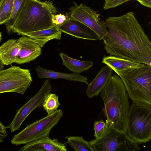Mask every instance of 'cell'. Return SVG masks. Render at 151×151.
I'll return each instance as SVG.
<instances>
[{"instance_id":"obj_1","label":"cell","mask_w":151,"mask_h":151,"mask_svg":"<svg viewBox=\"0 0 151 151\" xmlns=\"http://www.w3.org/2000/svg\"><path fill=\"white\" fill-rule=\"evenodd\" d=\"M104 48L111 55L151 66V43L132 12L105 21Z\"/></svg>"},{"instance_id":"obj_2","label":"cell","mask_w":151,"mask_h":151,"mask_svg":"<svg viewBox=\"0 0 151 151\" xmlns=\"http://www.w3.org/2000/svg\"><path fill=\"white\" fill-rule=\"evenodd\" d=\"M100 94L104 103L102 110L106 120L115 130L126 133L130 106L121 78L115 74L112 76Z\"/></svg>"},{"instance_id":"obj_3","label":"cell","mask_w":151,"mask_h":151,"mask_svg":"<svg viewBox=\"0 0 151 151\" xmlns=\"http://www.w3.org/2000/svg\"><path fill=\"white\" fill-rule=\"evenodd\" d=\"M57 13L51 1L26 0L12 27L18 35L44 29L54 26L52 16Z\"/></svg>"},{"instance_id":"obj_4","label":"cell","mask_w":151,"mask_h":151,"mask_svg":"<svg viewBox=\"0 0 151 151\" xmlns=\"http://www.w3.org/2000/svg\"><path fill=\"white\" fill-rule=\"evenodd\" d=\"M122 80L129 97L133 103L151 106V66L123 72Z\"/></svg>"},{"instance_id":"obj_5","label":"cell","mask_w":151,"mask_h":151,"mask_svg":"<svg viewBox=\"0 0 151 151\" xmlns=\"http://www.w3.org/2000/svg\"><path fill=\"white\" fill-rule=\"evenodd\" d=\"M127 134L136 143L142 144L151 139V106L133 103L130 106Z\"/></svg>"},{"instance_id":"obj_6","label":"cell","mask_w":151,"mask_h":151,"mask_svg":"<svg viewBox=\"0 0 151 151\" xmlns=\"http://www.w3.org/2000/svg\"><path fill=\"white\" fill-rule=\"evenodd\" d=\"M104 131L98 138L89 142L94 151H140V147L126 133L114 129L106 121Z\"/></svg>"},{"instance_id":"obj_7","label":"cell","mask_w":151,"mask_h":151,"mask_svg":"<svg viewBox=\"0 0 151 151\" xmlns=\"http://www.w3.org/2000/svg\"><path fill=\"white\" fill-rule=\"evenodd\" d=\"M61 109H58L51 114L28 125L14 135L11 141L12 144L18 145L49 137L52 128L59 122L63 115Z\"/></svg>"},{"instance_id":"obj_8","label":"cell","mask_w":151,"mask_h":151,"mask_svg":"<svg viewBox=\"0 0 151 151\" xmlns=\"http://www.w3.org/2000/svg\"><path fill=\"white\" fill-rule=\"evenodd\" d=\"M32 82L29 69L11 66L0 70V93L14 92L24 94Z\"/></svg>"},{"instance_id":"obj_9","label":"cell","mask_w":151,"mask_h":151,"mask_svg":"<svg viewBox=\"0 0 151 151\" xmlns=\"http://www.w3.org/2000/svg\"><path fill=\"white\" fill-rule=\"evenodd\" d=\"M74 5L70 9V16L82 23L93 31L98 40H103L107 32L105 21H102L96 12L83 4Z\"/></svg>"},{"instance_id":"obj_10","label":"cell","mask_w":151,"mask_h":151,"mask_svg":"<svg viewBox=\"0 0 151 151\" xmlns=\"http://www.w3.org/2000/svg\"><path fill=\"white\" fill-rule=\"evenodd\" d=\"M51 91V85L49 80H46L37 93L16 113L12 122L6 126L12 133L19 130L21 124L29 114L36 108L42 106L44 99Z\"/></svg>"},{"instance_id":"obj_11","label":"cell","mask_w":151,"mask_h":151,"mask_svg":"<svg viewBox=\"0 0 151 151\" xmlns=\"http://www.w3.org/2000/svg\"><path fill=\"white\" fill-rule=\"evenodd\" d=\"M69 17L64 23L58 26L62 32L81 39L93 40H98L97 35L91 29Z\"/></svg>"},{"instance_id":"obj_12","label":"cell","mask_w":151,"mask_h":151,"mask_svg":"<svg viewBox=\"0 0 151 151\" xmlns=\"http://www.w3.org/2000/svg\"><path fill=\"white\" fill-rule=\"evenodd\" d=\"M20 49L15 63L22 64L29 63L42 53L40 46L32 39L25 35L17 39Z\"/></svg>"},{"instance_id":"obj_13","label":"cell","mask_w":151,"mask_h":151,"mask_svg":"<svg viewBox=\"0 0 151 151\" xmlns=\"http://www.w3.org/2000/svg\"><path fill=\"white\" fill-rule=\"evenodd\" d=\"M66 145L56 138L49 137L27 143L20 148V151H66Z\"/></svg>"},{"instance_id":"obj_14","label":"cell","mask_w":151,"mask_h":151,"mask_svg":"<svg viewBox=\"0 0 151 151\" xmlns=\"http://www.w3.org/2000/svg\"><path fill=\"white\" fill-rule=\"evenodd\" d=\"M112 69L107 65L101 68L94 80L88 85L86 93L89 98L99 95L112 76Z\"/></svg>"},{"instance_id":"obj_15","label":"cell","mask_w":151,"mask_h":151,"mask_svg":"<svg viewBox=\"0 0 151 151\" xmlns=\"http://www.w3.org/2000/svg\"><path fill=\"white\" fill-rule=\"evenodd\" d=\"M102 63L105 64L119 76L122 73L143 66L145 64L109 55L104 57Z\"/></svg>"},{"instance_id":"obj_16","label":"cell","mask_w":151,"mask_h":151,"mask_svg":"<svg viewBox=\"0 0 151 151\" xmlns=\"http://www.w3.org/2000/svg\"><path fill=\"white\" fill-rule=\"evenodd\" d=\"M62 33L58 26L55 25L48 29L25 33L22 35L31 38L42 48L51 40H60Z\"/></svg>"},{"instance_id":"obj_17","label":"cell","mask_w":151,"mask_h":151,"mask_svg":"<svg viewBox=\"0 0 151 151\" xmlns=\"http://www.w3.org/2000/svg\"><path fill=\"white\" fill-rule=\"evenodd\" d=\"M35 69L37 77L39 78L53 79L62 78L70 81L84 83L87 85L88 84L87 78L80 74L74 73H68L56 72L45 69L39 66H37Z\"/></svg>"},{"instance_id":"obj_18","label":"cell","mask_w":151,"mask_h":151,"mask_svg":"<svg viewBox=\"0 0 151 151\" xmlns=\"http://www.w3.org/2000/svg\"><path fill=\"white\" fill-rule=\"evenodd\" d=\"M20 49L17 39H10L0 46V59L4 65L15 63Z\"/></svg>"},{"instance_id":"obj_19","label":"cell","mask_w":151,"mask_h":151,"mask_svg":"<svg viewBox=\"0 0 151 151\" xmlns=\"http://www.w3.org/2000/svg\"><path fill=\"white\" fill-rule=\"evenodd\" d=\"M63 65L73 73L80 74L88 70L93 65L92 61H81L71 58L64 52L60 53Z\"/></svg>"},{"instance_id":"obj_20","label":"cell","mask_w":151,"mask_h":151,"mask_svg":"<svg viewBox=\"0 0 151 151\" xmlns=\"http://www.w3.org/2000/svg\"><path fill=\"white\" fill-rule=\"evenodd\" d=\"M66 142L76 151H94L89 142L87 141L82 136H67L65 137Z\"/></svg>"},{"instance_id":"obj_21","label":"cell","mask_w":151,"mask_h":151,"mask_svg":"<svg viewBox=\"0 0 151 151\" xmlns=\"http://www.w3.org/2000/svg\"><path fill=\"white\" fill-rule=\"evenodd\" d=\"M60 104L58 96L55 94L49 93L45 96L42 106L49 115L57 111Z\"/></svg>"},{"instance_id":"obj_22","label":"cell","mask_w":151,"mask_h":151,"mask_svg":"<svg viewBox=\"0 0 151 151\" xmlns=\"http://www.w3.org/2000/svg\"><path fill=\"white\" fill-rule=\"evenodd\" d=\"M26 0H14L12 14L10 19L4 24L6 26L7 32L9 34L12 31V27Z\"/></svg>"},{"instance_id":"obj_23","label":"cell","mask_w":151,"mask_h":151,"mask_svg":"<svg viewBox=\"0 0 151 151\" xmlns=\"http://www.w3.org/2000/svg\"><path fill=\"white\" fill-rule=\"evenodd\" d=\"M14 0H4L0 7V25L4 24L10 18Z\"/></svg>"},{"instance_id":"obj_24","label":"cell","mask_w":151,"mask_h":151,"mask_svg":"<svg viewBox=\"0 0 151 151\" xmlns=\"http://www.w3.org/2000/svg\"><path fill=\"white\" fill-rule=\"evenodd\" d=\"M106 126V122L103 120L95 121L93 124L94 136L95 138L99 137L104 132Z\"/></svg>"},{"instance_id":"obj_25","label":"cell","mask_w":151,"mask_h":151,"mask_svg":"<svg viewBox=\"0 0 151 151\" xmlns=\"http://www.w3.org/2000/svg\"><path fill=\"white\" fill-rule=\"evenodd\" d=\"M131 0H106L104 4V9L106 10L114 8Z\"/></svg>"},{"instance_id":"obj_26","label":"cell","mask_w":151,"mask_h":151,"mask_svg":"<svg viewBox=\"0 0 151 151\" xmlns=\"http://www.w3.org/2000/svg\"><path fill=\"white\" fill-rule=\"evenodd\" d=\"M69 16L61 14L53 15L52 16V22L55 25L59 26L64 23Z\"/></svg>"},{"instance_id":"obj_27","label":"cell","mask_w":151,"mask_h":151,"mask_svg":"<svg viewBox=\"0 0 151 151\" xmlns=\"http://www.w3.org/2000/svg\"><path fill=\"white\" fill-rule=\"evenodd\" d=\"M6 127L0 121V138L5 139L7 136Z\"/></svg>"},{"instance_id":"obj_28","label":"cell","mask_w":151,"mask_h":151,"mask_svg":"<svg viewBox=\"0 0 151 151\" xmlns=\"http://www.w3.org/2000/svg\"><path fill=\"white\" fill-rule=\"evenodd\" d=\"M141 4L147 7H151V0H136Z\"/></svg>"},{"instance_id":"obj_29","label":"cell","mask_w":151,"mask_h":151,"mask_svg":"<svg viewBox=\"0 0 151 151\" xmlns=\"http://www.w3.org/2000/svg\"><path fill=\"white\" fill-rule=\"evenodd\" d=\"M4 65L0 59V70H2L4 68Z\"/></svg>"},{"instance_id":"obj_30","label":"cell","mask_w":151,"mask_h":151,"mask_svg":"<svg viewBox=\"0 0 151 151\" xmlns=\"http://www.w3.org/2000/svg\"><path fill=\"white\" fill-rule=\"evenodd\" d=\"M4 0H0V7Z\"/></svg>"},{"instance_id":"obj_31","label":"cell","mask_w":151,"mask_h":151,"mask_svg":"<svg viewBox=\"0 0 151 151\" xmlns=\"http://www.w3.org/2000/svg\"><path fill=\"white\" fill-rule=\"evenodd\" d=\"M1 36H2L1 33V32H0V42L1 40Z\"/></svg>"},{"instance_id":"obj_32","label":"cell","mask_w":151,"mask_h":151,"mask_svg":"<svg viewBox=\"0 0 151 151\" xmlns=\"http://www.w3.org/2000/svg\"><path fill=\"white\" fill-rule=\"evenodd\" d=\"M3 142L4 141L3 140L0 138V143Z\"/></svg>"},{"instance_id":"obj_33","label":"cell","mask_w":151,"mask_h":151,"mask_svg":"<svg viewBox=\"0 0 151 151\" xmlns=\"http://www.w3.org/2000/svg\"><path fill=\"white\" fill-rule=\"evenodd\" d=\"M105 0V1H106V0Z\"/></svg>"}]
</instances>
